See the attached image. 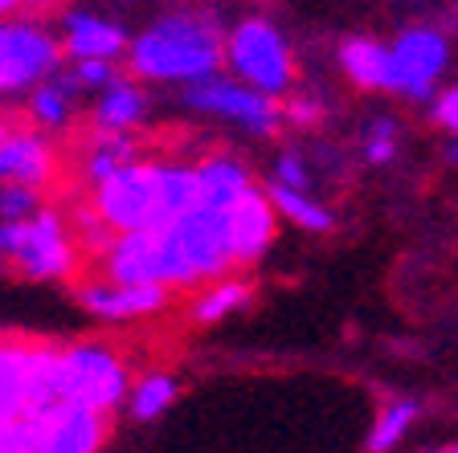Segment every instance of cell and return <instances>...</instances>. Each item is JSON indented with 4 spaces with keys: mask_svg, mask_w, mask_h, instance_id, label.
<instances>
[{
    "mask_svg": "<svg viewBox=\"0 0 458 453\" xmlns=\"http://www.w3.org/2000/svg\"><path fill=\"white\" fill-rule=\"evenodd\" d=\"M98 257H103V278L111 282L168 286V290H192L233 265L225 213L209 205H192L168 225L114 233Z\"/></svg>",
    "mask_w": 458,
    "mask_h": 453,
    "instance_id": "cell-1",
    "label": "cell"
},
{
    "mask_svg": "<svg viewBox=\"0 0 458 453\" xmlns=\"http://www.w3.org/2000/svg\"><path fill=\"white\" fill-rule=\"evenodd\" d=\"M86 205L98 213L111 233H135V229H156L200 205L197 168L176 160H135L106 176L90 189Z\"/></svg>",
    "mask_w": 458,
    "mask_h": 453,
    "instance_id": "cell-2",
    "label": "cell"
},
{
    "mask_svg": "<svg viewBox=\"0 0 458 453\" xmlns=\"http://www.w3.org/2000/svg\"><path fill=\"white\" fill-rule=\"evenodd\" d=\"M127 66L140 82L192 86L225 66V33L205 13H168L131 38Z\"/></svg>",
    "mask_w": 458,
    "mask_h": 453,
    "instance_id": "cell-3",
    "label": "cell"
},
{
    "mask_svg": "<svg viewBox=\"0 0 458 453\" xmlns=\"http://www.w3.org/2000/svg\"><path fill=\"white\" fill-rule=\"evenodd\" d=\"M0 262L33 282H66L78 270L74 229L46 205L25 221H0Z\"/></svg>",
    "mask_w": 458,
    "mask_h": 453,
    "instance_id": "cell-4",
    "label": "cell"
},
{
    "mask_svg": "<svg viewBox=\"0 0 458 453\" xmlns=\"http://www.w3.org/2000/svg\"><path fill=\"white\" fill-rule=\"evenodd\" d=\"M54 380L62 400H78L103 413L127 408V392H131L127 364L111 343H66V348L57 343Z\"/></svg>",
    "mask_w": 458,
    "mask_h": 453,
    "instance_id": "cell-5",
    "label": "cell"
},
{
    "mask_svg": "<svg viewBox=\"0 0 458 453\" xmlns=\"http://www.w3.org/2000/svg\"><path fill=\"white\" fill-rule=\"evenodd\" d=\"M225 66L270 98L286 95L295 82V57L286 49V38L262 17H246L225 33Z\"/></svg>",
    "mask_w": 458,
    "mask_h": 453,
    "instance_id": "cell-6",
    "label": "cell"
},
{
    "mask_svg": "<svg viewBox=\"0 0 458 453\" xmlns=\"http://www.w3.org/2000/svg\"><path fill=\"white\" fill-rule=\"evenodd\" d=\"M62 62H66L62 38H54L46 25L0 17V98L29 95L38 82L57 74Z\"/></svg>",
    "mask_w": 458,
    "mask_h": 453,
    "instance_id": "cell-7",
    "label": "cell"
},
{
    "mask_svg": "<svg viewBox=\"0 0 458 453\" xmlns=\"http://www.w3.org/2000/svg\"><path fill=\"white\" fill-rule=\"evenodd\" d=\"M184 103L192 111L217 114V119H229V123H242L254 135H275L283 127V106L270 95L246 86L242 78H200V82L184 86Z\"/></svg>",
    "mask_w": 458,
    "mask_h": 453,
    "instance_id": "cell-8",
    "label": "cell"
},
{
    "mask_svg": "<svg viewBox=\"0 0 458 453\" xmlns=\"http://www.w3.org/2000/svg\"><path fill=\"white\" fill-rule=\"evenodd\" d=\"M38 421V453H103L111 437V413L78 400H62Z\"/></svg>",
    "mask_w": 458,
    "mask_h": 453,
    "instance_id": "cell-9",
    "label": "cell"
},
{
    "mask_svg": "<svg viewBox=\"0 0 458 453\" xmlns=\"http://www.w3.org/2000/svg\"><path fill=\"white\" fill-rule=\"evenodd\" d=\"M225 233H229V257H233V265H250L267 254L278 233V208L270 200V192L250 184L233 200V208L225 213Z\"/></svg>",
    "mask_w": 458,
    "mask_h": 453,
    "instance_id": "cell-10",
    "label": "cell"
},
{
    "mask_svg": "<svg viewBox=\"0 0 458 453\" xmlns=\"http://www.w3.org/2000/svg\"><path fill=\"white\" fill-rule=\"evenodd\" d=\"M57 180V155L54 143L41 131L29 127H13L0 139V184H17V189H49Z\"/></svg>",
    "mask_w": 458,
    "mask_h": 453,
    "instance_id": "cell-11",
    "label": "cell"
},
{
    "mask_svg": "<svg viewBox=\"0 0 458 453\" xmlns=\"http://www.w3.org/2000/svg\"><path fill=\"white\" fill-rule=\"evenodd\" d=\"M78 302L95 319L135 323V319H148V315H160L172 302V290L168 286H123V282H111V278H98V282L78 286Z\"/></svg>",
    "mask_w": 458,
    "mask_h": 453,
    "instance_id": "cell-12",
    "label": "cell"
},
{
    "mask_svg": "<svg viewBox=\"0 0 458 453\" xmlns=\"http://www.w3.org/2000/svg\"><path fill=\"white\" fill-rule=\"evenodd\" d=\"M397 90L410 98H429V86L446 66V38L438 29H405L393 46Z\"/></svg>",
    "mask_w": 458,
    "mask_h": 453,
    "instance_id": "cell-13",
    "label": "cell"
},
{
    "mask_svg": "<svg viewBox=\"0 0 458 453\" xmlns=\"http://www.w3.org/2000/svg\"><path fill=\"white\" fill-rule=\"evenodd\" d=\"M62 49L70 62H119L131 49L127 29L95 13H66L62 17Z\"/></svg>",
    "mask_w": 458,
    "mask_h": 453,
    "instance_id": "cell-14",
    "label": "cell"
},
{
    "mask_svg": "<svg viewBox=\"0 0 458 453\" xmlns=\"http://www.w3.org/2000/svg\"><path fill=\"white\" fill-rule=\"evenodd\" d=\"M192 168H197L200 205L221 208V213H229V208H233V200H238L242 192L254 184V180H250V168L238 160V155H233V151H213V155L197 160Z\"/></svg>",
    "mask_w": 458,
    "mask_h": 453,
    "instance_id": "cell-15",
    "label": "cell"
},
{
    "mask_svg": "<svg viewBox=\"0 0 458 453\" xmlns=\"http://www.w3.org/2000/svg\"><path fill=\"white\" fill-rule=\"evenodd\" d=\"M143 111H148V95H143V82L140 78H123L114 74L111 82L103 86L95 95V111H90V123L98 131H131L140 127Z\"/></svg>",
    "mask_w": 458,
    "mask_h": 453,
    "instance_id": "cell-16",
    "label": "cell"
},
{
    "mask_svg": "<svg viewBox=\"0 0 458 453\" xmlns=\"http://www.w3.org/2000/svg\"><path fill=\"white\" fill-rule=\"evenodd\" d=\"M78 95H82V90L74 86L70 70H57V74H49L46 82H38L25 95L29 123L41 127V131H62V127L70 123V114H74Z\"/></svg>",
    "mask_w": 458,
    "mask_h": 453,
    "instance_id": "cell-17",
    "label": "cell"
},
{
    "mask_svg": "<svg viewBox=\"0 0 458 453\" xmlns=\"http://www.w3.org/2000/svg\"><path fill=\"white\" fill-rule=\"evenodd\" d=\"M340 66L364 90H397V62H393V49L381 41L352 38L340 49Z\"/></svg>",
    "mask_w": 458,
    "mask_h": 453,
    "instance_id": "cell-18",
    "label": "cell"
},
{
    "mask_svg": "<svg viewBox=\"0 0 458 453\" xmlns=\"http://www.w3.org/2000/svg\"><path fill=\"white\" fill-rule=\"evenodd\" d=\"M140 160V143L131 139L127 131H90L86 135V151H82V180L95 189V184H103L106 176H114L119 168H127V164Z\"/></svg>",
    "mask_w": 458,
    "mask_h": 453,
    "instance_id": "cell-19",
    "label": "cell"
},
{
    "mask_svg": "<svg viewBox=\"0 0 458 453\" xmlns=\"http://www.w3.org/2000/svg\"><path fill=\"white\" fill-rule=\"evenodd\" d=\"M176 397H181L176 376H168V372H148V376H140L131 384V392H127V413H131L140 425H152V421H160V416L176 405Z\"/></svg>",
    "mask_w": 458,
    "mask_h": 453,
    "instance_id": "cell-20",
    "label": "cell"
},
{
    "mask_svg": "<svg viewBox=\"0 0 458 453\" xmlns=\"http://www.w3.org/2000/svg\"><path fill=\"white\" fill-rule=\"evenodd\" d=\"M250 298V286L246 282H233V278H213V286H205V290L192 298L189 315L197 323H205V327H213V323H221L225 315H233L238 306H246Z\"/></svg>",
    "mask_w": 458,
    "mask_h": 453,
    "instance_id": "cell-21",
    "label": "cell"
},
{
    "mask_svg": "<svg viewBox=\"0 0 458 453\" xmlns=\"http://www.w3.org/2000/svg\"><path fill=\"white\" fill-rule=\"evenodd\" d=\"M267 192H270L278 213H283L286 221H295L299 229H307V233H327V229H332V213H327L324 205H315L303 189H286V184L275 180Z\"/></svg>",
    "mask_w": 458,
    "mask_h": 453,
    "instance_id": "cell-22",
    "label": "cell"
},
{
    "mask_svg": "<svg viewBox=\"0 0 458 453\" xmlns=\"http://www.w3.org/2000/svg\"><path fill=\"white\" fill-rule=\"evenodd\" d=\"M413 416H418V405H413V400H393V405L381 413V421L372 425L369 453H389L393 445L405 437V429L413 425Z\"/></svg>",
    "mask_w": 458,
    "mask_h": 453,
    "instance_id": "cell-23",
    "label": "cell"
},
{
    "mask_svg": "<svg viewBox=\"0 0 458 453\" xmlns=\"http://www.w3.org/2000/svg\"><path fill=\"white\" fill-rule=\"evenodd\" d=\"M41 208L38 189H17V184H0V221H25Z\"/></svg>",
    "mask_w": 458,
    "mask_h": 453,
    "instance_id": "cell-24",
    "label": "cell"
},
{
    "mask_svg": "<svg viewBox=\"0 0 458 453\" xmlns=\"http://www.w3.org/2000/svg\"><path fill=\"white\" fill-rule=\"evenodd\" d=\"M114 74H119L114 62H70V78H74V86L82 95H98Z\"/></svg>",
    "mask_w": 458,
    "mask_h": 453,
    "instance_id": "cell-25",
    "label": "cell"
},
{
    "mask_svg": "<svg viewBox=\"0 0 458 453\" xmlns=\"http://www.w3.org/2000/svg\"><path fill=\"white\" fill-rule=\"evenodd\" d=\"M372 164H385L393 160V123L389 119H377L372 123V139H369V151H364Z\"/></svg>",
    "mask_w": 458,
    "mask_h": 453,
    "instance_id": "cell-26",
    "label": "cell"
},
{
    "mask_svg": "<svg viewBox=\"0 0 458 453\" xmlns=\"http://www.w3.org/2000/svg\"><path fill=\"white\" fill-rule=\"evenodd\" d=\"M275 176H278V184H286V189H307V168H303V160L299 155H278V164H275Z\"/></svg>",
    "mask_w": 458,
    "mask_h": 453,
    "instance_id": "cell-27",
    "label": "cell"
},
{
    "mask_svg": "<svg viewBox=\"0 0 458 453\" xmlns=\"http://www.w3.org/2000/svg\"><path fill=\"white\" fill-rule=\"evenodd\" d=\"M434 119H438L442 127H450V131H458V86L450 90V95L438 98V106H434Z\"/></svg>",
    "mask_w": 458,
    "mask_h": 453,
    "instance_id": "cell-28",
    "label": "cell"
},
{
    "mask_svg": "<svg viewBox=\"0 0 458 453\" xmlns=\"http://www.w3.org/2000/svg\"><path fill=\"white\" fill-rule=\"evenodd\" d=\"M283 119H291V123H315V119H319V106L315 103H303V98H299V103H291L283 111Z\"/></svg>",
    "mask_w": 458,
    "mask_h": 453,
    "instance_id": "cell-29",
    "label": "cell"
},
{
    "mask_svg": "<svg viewBox=\"0 0 458 453\" xmlns=\"http://www.w3.org/2000/svg\"><path fill=\"white\" fill-rule=\"evenodd\" d=\"M21 9V0H0V17H13Z\"/></svg>",
    "mask_w": 458,
    "mask_h": 453,
    "instance_id": "cell-30",
    "label": "cell"
},
{
    "mask_svg": "<svg viewBox=\"0 0 458 453\" xmlns=\"http://www.w3.org/2000/svg\"><path fill=\"white\" fill-rule=\"evenodd\" d=\"M21 4H33V9H46V4H57V0H21Z\"/></svg>",
    "mask_w": 458,
    "mask_h": 453,
    "instance_id": "cell-31",
    "label": "cell"
},
{
    "mask_svg": "<svg viewBox=\"0 0 458 453\" xmlns=\"http://www.w3.org/2000/svg\"><path fill=\"white\" fill-rule=\"evenodd\" d=\"M450 160H454V164H458V143H454V147H450Z\"/></svg>",
    "mask_w": 458,
    "mask_h": 453,
    "instance_id": "cell-32",
    "label": "cell"
},
{
    "mask_svg": "<svg viewBox=\"0 0 458 453\" xmlns=\"http://www.w3.org/2000/svg\"><path fill=\"white\" fill-rule=\"evenodd\" d=\"M438 453H458V445H450V449H438Z\"/></svg>",
    "mask_w": 458,
    "mask_h": 453,
    "instance_id": "cell-33",
    "label": "cell"
}]
</instances>
